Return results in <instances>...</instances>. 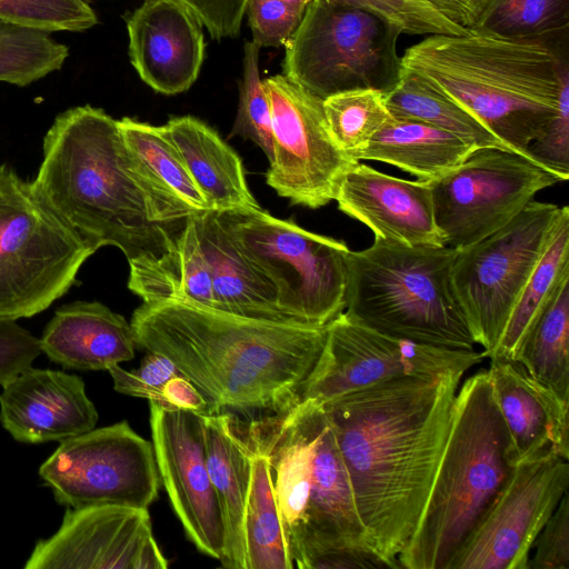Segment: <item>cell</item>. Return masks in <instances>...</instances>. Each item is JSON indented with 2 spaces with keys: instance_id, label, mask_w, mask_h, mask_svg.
Masks as SVG:
<instances>
[{
  "instance_id": "obj_1",
  "label": "cell",
  "mask_w": 569,
  "mask_h": 569,
  "mask_svg": "<svg viewBox=\"0 0 569 569\" xmlns=\"http://www.w3.org/2000/svg\"><path fill=\"white\" fill-rule=\"evenodd\" d=\"M463 375L388 380L322 406L367 541L395 569L427 505Z\"/></svg>"
},
{
  "instance_id": "obj_2",
  "label": "cell",
  "mask_w": 569,
  "mask_h": 569,
  "mask_svg": "<svg viewBox=\"0 0 569 569\" xmlns=\"http://www.w3.org/2000/svg\"><path fill=\"white\" fill-rule=\"evenodd\" d=\"M32 183L94 252L117 247L129 267L169 252L197 213L130 152L117 120L90 104L54 118Z\"/></svg>"
},
{
  "instance_id": "obj_3",
  "label": "cell",
  "mask_w": 569,
  "mask_h": 569,
  "mask_svg": "<svg viewBox=\"0 0 569 569\" xmlns=\"http://www.w3.org/2000/svg\"><path fill=\"white\" fill-rule=\"evenodd\" d=\"M138 347L169 358L216 413L280 417L322 350L326 327L236 316L180 299L142 302Z\"/></svg>"
},
{
  "instance_id": "obj_4",
  "label": "cell",
  "mask_w": 569,
  "mask_h": 569,
  "mask_svg": "<svg viewBox=\"0 0 569 569\" xmlns=\"http://www.w3.org/2000/svg\"><path fill=\"white\" fill-rule=\"evenodd\" d=\"M401 70L463 107L510 151L528 157L569 94L568 42L481 29L425 38L406 50Z\"/></svg>"
},
{
  "instance_id": "obj_5",
  "label": "cell",
  "mask_w": 569,
  "mask_h": 569,
  "mask_svg": "<svg viewBox=\"0 0 569 569\" xmlns=\"http://www.w3.org/2000/svg\"><path fill=\"white\" fill-rule=\"evenodd\" d=\"M508 433L489 373L458 389L448 439L418 528L398 556L401 569L447 566L506 481Z\"/></svg>"
},
{
  "instance_id": "obj_6",
  "label": "cell",
  "mask_w": 569,
  "mask_h": 569,
  "mask_svg": "<svg viewBox=\"0 0 569 569\" xmlns=\"http://www.w3.org/2000/svg\"><path fill=\"white\" fill-rule=\"evenodd\" d=\"M456 254L448 246L379 239L365 250H350L345 312L395 338L475 350L451 281Z\"/></svg>"
},
{
  "instance_id": "obj_7",
  "label": "cell",
  "mask_w": 569,
  "mask_h": 569,
  "mask_svg": "<svg viewBox=\"0 0 569 569\" xmlns=\"http://www.w3.org/2000/svg\"><path fill=\"white\" fill-rule=\"evenodd\" d=\"M94 250L32 181L0 164V320L33 317L72 287Z\"/></svg>"
},
{
  "instance_id": "obj_8",
  "label": "cell",
  "mask_w": 569,
  "mask_h": 569,
  "mask_svg": "<svg viewBox=\"0 0 569 569\" xmlns=\"http://www.w3.org/2000/svg\"><path fill=\"white\" fill-rule=\"evenodd\" d=\"M217 214L242 253L271 279L284 315L298 323L326 327L345 311L350 249L343 241L263 209Z\"/></svg>"
},
{
  "instance_id": "obj_9",
  "label": "cell",
  "mask_w": 569,
  "mask_h": 569,
  "mask_svg": "<svg viewBox=\"0 0 569 569\" xmlns=\"http://www.w3.org/2000/svg\"><path fill=\"white\" fill-rule=\"evenodd\" d=\"M400 34L367 11L312 0L284 46L282 73L322 100L357 89L386 94L401 78Z\"/></svg>"
},
{
  "instance_id": "obj_10",
  "label": "cell",
  "mask_w": 569,
  "mask_h": 569,
  "mask_svg": "<svg viewBox=\"0 0 569 569\" xmlns=\"http://www.w3.org/2000/svg\"><path fill=\"white\" fill-rule=\"evenodd\" d=\"M561 209L531 200L507 224L457 250L451 269L455 295L486 358L547 249Z\"/></svg>"
},
{
  "instance_id": "obj_11",
  "label": "cell",
  "mask_w": 569,
  "mask_h": 569,
  "mask_svg": "<svg viewBox=\"0 0 569 569\" xmlns=\"http://www.w3.org/2000/svg\"><path fill=\"white\" fill-rule=\"evenodd\" d=\"M485 358L483 351L476 349H450L395 338L343 311L326 326L322 350L295 406H323L343 395L399 378L465 373Z\"/></svg>"
},
{
  "instance_id": "obj_12",
  "label": "cell",
  "mask_w": 569,
  "mask_h": 569,
  "mask_svg": "<svg viewBox=\"0 0 569 569\" xmlns=\"http://www.w3.org/2000/svg\"><path fill=\"white\" fill-rule=\"evenodd\" d=\"M563 180L533 158L479 148L446 176L429 181L445 246L463 249L497 231L541 190Z\"/></svg>"
},
{
  "instance_id": "obj_13",
  "label": "cell",
  "mask_w": 569,
  "mask_h": 569,
  "mask_svg": "<svg viewBox=\"0 0 569 569\" xmlns=\"http://www.w3.org/2000/svg\"><path fill=\"white\" fill-rule=\"evenodd\" d=\"M39 476L67 508L107 503L148 508L160 488L152 442L127 421L61 441L40 466Z\"/></svg>"
},
{
  "instance_id": "obj_14",
  "label": "cell",
  "mask_w": 569,
  "mask_h": 569,
  "mask_svg": "<svg viewBox=\"0 0 569 569\" xmlns=\"http://www.w3.org/2000/svg\"><path fill=\"white\" fill-rule=\"evenodd\" d=\"M272 121L273 160L266 181L276 192L310 209L333 200L346 170L358 162L338 148L323 100L284 76L262 80Z\"/></svg>"
},
{
  "instance_id": "obj_15",
  "label": "cell",
  "mask_w": 569,
  "mask_h": 569,
  "mask_svg": "<svg viewBox=\"0 0 569 569\" xmlns=\"http://www.w3.org/2000/svg\"><path fill=\"white\" fill-rule=\"evenodd\" d=\"M568 461L550 452L512 467L447 569H527L538 533L568 493Z\"/></svg>"
},
{
  "instance_id": "obj_16",
  "label": "cell",
  "mask_w": 569,
  "mask_h": 569,
  "mask_svg": "<svg viewBox=\"0 0 569 569\" xmlns=\"http://www.w3.org/2000/svg\"><path fill=\"white\" fill-rule=\"evenodd\" d=\"M148 508H67L59 529L39 540L24 569H166Z\"/></svg>"
},
{
  "instance_id": "obj_17",
  "label": "cell",
  "mask_w": 569,
  "mask_h": 569,
  "mask_svg": "<svg viewBox=\"0 0 569 569\" xmlns=\"http://www.w3.org/2000/svg\"><path fill=\"white\" fill-rule=\"evenodd\" d=\"M149 405L160 481L189 540L219 560L223 525L208 470L202 415L154 401Z\"/></svg>"
},
{
  "instance_id": "obj_18",
  "label": "cell",
  "mask_w": 569,
  "mask_h": 569,
  "mask_svg": "<svg viewBox=\"0 0 569 569\" xmlns=\"http://www.w3.org/2000/svg\"><path fill=\"white\" fill-rule=\"evenodd\" d=\"M128 54L140 79L162 94L191 88L204 60L203 26L177 0H144L123 17Z\"/></svg>"
},
{
  "instance_id": "obj_19",
  "label": "cell",
  "mask_w": 569,
  "mask_h": 569,
  "mask_svg": "<svg viewBox=\"0 0 569 569\" xmlns=\"http://www.w3.org/2000/svg\"><path fill=\"white\" fill-rule=\"evenodd\" d=\"M333 200L366 224L375 239L406 246H445L437 229L429 181H410L359 161L341 177Z\"/></svg>"
},
{
  "instance_id": "obj_20",
  "label": "cell",
  "mask_w": 569,
  "mask_h": 569,
  "mask_svg": "<svg viewBox=\"0 0 569 569\" xmlns=\"http://www.w3.org/2000/svg\"><path fill=\"white\" fill-rule=\"evenodd\" d=\"M1 387L0 422L19 442H61L97 425L98 411L77 375L29 367Z\"/></svg>"
},
{
  "instance_id": "obj_21",
  "label": "cell",
  "mask_w": 569,
  "mask_h": 569,
  "mask_svg": "<svg viewBox=\"0 0 569 569\" xmlns=\"http://www.w3.org/2000/svg\"><path fill=\"white\" fill-rule=\"evenodd\" d=\"M487 370L508 433L509 465L550 452L569 459V401L533 379L516 360L490 359Z\"/></svg>"
},
{
  "instance_id": "obj_22",
  "label": "cell",
  "mask_w": 569,
  "mask_h": 569,
  "mask_svg": "<svg viewBox=\"0 0 569 569\" xmlns=\"http://www.w3.org/2000/svg\"><path fill=\"white\" fill-rule=\"evenodd\" d=\"M41 353L66 369L108 370L131 360L137 346L123 316L98 301L58 308L39 338Z\"/></svg>"
},
{
  "instance_id": "obj_23",
  "label": "cell",
  "mask_w": 569,
  "mask_h": 569,
  "mask_svg": "<svg viewBox=\"0 0 569 569\" xmlns=\"http://www.w3.org/2000/svg\"><path fill=\"white\" fill-rule=\"evenodd\" d=\"M194 222L211 276L213 309L244 318L298 323L280 309L276 286L242 253L216 211L196 213Z\"/></svg>"
},
{
  "instance_id": "obj_24",
  "label": "cell",
  "mask_w": 569,
  "mask_h": 569,
  "mask_svg": "<svg viewBox=\"0 0 569 569\" xmlns=\"http://www.w3.org/2000/svg\"><path fill=\"white\" fill-rule=\"evenodd\" d=\"M309 406L315 427L310 498L303 525L289 535L290 547L338 540L369 543L348 470L322 406Z\"/></svg>"
},
{
  "instance_id": "obj_25",
  "label": "cell",
  "mask_w": 569,
  "mask_h": 569,
  "mask_svg": "<svg viewBox=\"0 0 569 569\" xmlns=\"http://www.w3.org/2000/svg\"><path fill=\"white\" fill-rule=\"evenodd\" d=\"M160 128L179 153L209 210L261 209L248 188L241 158L216 130L192 116L170 118Z\"/></svg>"
},
{
  "instance_id": "obj_26",
  "label": "cell",
  "mask_w": 569,
  "mask_h": 569,
  "mask_svg": "<svg viewBox=\"0 0 569 569\" xmlns=\"http://www.w3.org/2000/svg\"><path fill=\"white\" fill-rule=\"evenodd\" d=\"M206 453L223 525L219 559L227 569H246L244 510L250 476L249 446L229 413L202 415Z\"/></svg>"
},
{
  "instance_id": "obj_27",
  "label": "cell",
  "mask_w": 569,
  "mask_h": 569,
  "mask_svg": "<svg viewBox=\"0 0 569 569\" xmlns=\"http://www.w3.org/2000/svg\"><path fill=\"white\" fill-rule=\"evenodd\" d=\"M476 149L439 128L391 117L367 146L350 158L386 162L417 180L433 181L459 167Z\"/></svg>"
},
{
  "instance_id": "obj_28",
  "label": "cell",
  "mask_w": 569,
  "mask_h": 569,
  "mask_svg": "<svg viewBox=\"0 0 569 569\" xmlns=\"http://www.w3.org/2000/svg\"><path fill=\"white\" fill-rule=\"evenodd\" d=\"M194 216L169 252L152 262L130 267L128 288L142 302L180 299L213 309L211 276L199 243Z\"/></svg>"
},
{
  "instance_id": "obj_29",
  "label": "cell",
  "mask_w": 569,
  "mask_h": 569,
  "mask_svg": "<svg viewBox=\"0 0 569 569\" xmlns=\"http://www.w3.org/2000/svg\"><path fill=\"white\" fill-rule=\"evenodd\" d=\"M250 476L244 510L246 569H291L290 540L273 488L269 453L246 432Z\"/></svg>"
},
{
  "instance_id": "obj_30",
  "label": "cell",
  "mask_w": 569,
  "mask_h": 569,
  "mask_svg": "<svg viewBox=\"0 0 569 569\" xmlns=\"http://www.w3.org/2000/svg\"><path fill=\"white\" fill-rule=\"evenodd\" d=\"M569 278V208L562 207L550 242L521 291L489 359L516 360L528 331Z\"/></svg>"
},
{
  "instance_id": "obj_31",
  "label": "cell",
  "mask_w": 569,
  "mask_h": 569,
  "mask_svg": "<svg viewBox=\"0 0 569 569\" xmlns=\"http://www.w3.org/2000/svg\"><path fill=\"white\" fill-rule=\"evenodd\" d=\"M516 361L533 379L569 401V278L560 283L533 322Z\"/></svg>"
},
{
  "instance_id": "obj_32",
  "label": "cell",
  "mask_w": 569,
  "mask_h": 569,
  "mask_svg": "<svg viewBox=\"0 0 569 569\" xmlns=\"http://www.w3.org/2000/svg\"><path fill=\"white\" fill-rule=\"evenodd\" d=\"M385 101L393 118L430 124L461 138L477 149L509 150L468 110L402 70L397 86L385 94Z\"/></svg>"
},
{
  "instance_id": "obj_33",
  "label": "cell",
  "mask_w": 569,
  "mask_h": 569,
  "mask_svg": "<svg viewBox=\"0 0 569 569\" xmlns=\"http://www.w3.org/2000/svg\"><path fill=\"white\" fill-rule=\"evenodd\" d=\"M117 122L127 148L158 182L194 211L209 210L179 153L160 127L128 117Z\"/></svg>"
},
{
  "instance_id": "obj_34",
  "label": "cell",
  "mask_w": 569,
  "mask_h": 569,
  "mask_svg": "<svg viewBox=\"0 0 569 569\" xmlns=\"http://www.w3.org/2000/svg\"><path fill=\"white\" fill-rule=\"evenodd\" d=\"M476 29L512 39L568 42L569 0H488Z\"/></svg>"
},
{
  "instance_id": "obj_35",
  "label": "cell",
  "mask_w": 569,
  "mask_h": 569,
  "mask_svg": "<svg viewBox=\"0 0 569 569\" xmlns=\"http://www.w3.org/2000/svg\"><path fill=\"white\" fill-rule=\"evenodd\" d=\"M68 56L49 32L0 19V82L26 87L60 70Z\"/></svg>"
},
{
  "instance_id": "obj_36",
  "label": "cell",
  "mask_w": 569,
  "mask_h": 569,
  "mask_svg": "<svg viewBox=\"0 0 569 569\" xmlns=\"http://www.w3.org/2000/svg\"><path fill=\"white\" fill-rule=\"evenodd\" d=\"M323 112L333 141L349 157L391 118L385 94L373 89L332 94L323 100Z\"/></svg>"
},
{
  "instance_id": "obj_37",
  "label": "cell",
  "mask_w": 569,
  "mask_h": 569,
  "mask_svg": "<svg viewBox=\"0 0 569 569\" xmlns=\"http://www.w3.org/2000/svg\"><path fill=\"white\" fill-rule=\"evenodd\" d=\"M260 47L251 41L243 46L242 77L239 81V103L229 138L239 136L254 142L273 160L271 111L259 72Z\"/></svg>"
},
{
  "instance_id": "obj_38",
  "label": "cell",
  "mask_w": 569,
  "mask_h": 569,
  "mask_svg": "<svg viewBox=\"0 0 569 569\" xmlns=\"http://www.w3.org/2000/svg\"><path fill=\"white\" fill-rule=\"evenodd\" d=\"M0 19L44 32H81L98 23L88 0H0Z\"/></svg>"
},
{
  "instance_id": "obj_39",
  "label": "cell",
  "mask_w": 569,
  "mask_h": 569,
  "mask_svg": "<svg viewBox=\"0 0 569 569\" xmlns=\"http://www.w3.org/2000/svg\"><path fill=\"white\" fill-rule=\"evenodd\" d=\"M329 3L357 8L377 16L401 34H461L459 27L439 13L426 0H326Z\"/></svg>"
},
{
  "instance_id": "obj_40",
  "label": "cell",
  "mask_w": 569,
  "mask_h": 569,
  "mask_svg": "<svg viewBox=\"0 0 569 569\" xmlns=\"http://www.w3.org/2000/svg\"><path fill=\"white\" fill-rule=\"evenodd\" d=\"M300 569H395L367 542H305L291 549Z\"/></svg>"
},
{
  "instance_id": "obj_41",
  "label": "cell",
  "mask_w": 569,
  "mask_h": 569,
  "mask_svg": "<svg viewBox=\"0 0 569 569\" xmlns=\"http://www.w3.org/2000/svg\"><path fill=\"white\" fill-rule=\"evenodd\" d=\"M306 9L279 0H248L246 16L252 41L260 48L284 47L299 27Z\"/></svg>"
},
{
  "instance_id": "obj_42",
  "label": "cell",
  "mask_w": 569,
  "mask_h": 569,
  "mask_svg": "<svg viewBox=\"0 0 569 569\" xmlns=\"http://www.w3.org/2000/svg\"><path fill=\"white\" fill-rule=\"evenodd\" d=\"M113 389L122 395L143 398L163 405L162 389L173 377L181 376V371L166 356L148 351L137 369L126 370L119 365L108 369Z\"/></svg>"
},
{
  "instance_id": "obj_43",
  "label": "cell",
  "mask_w": 569,
  "mask_h": 569,
  "mask_svg": "<svg viewBox=\"0 0 569 569\" xmlns=\"http://www.w3.org/2000/svg\"><path fill=\"white\" fill-rule=\"evenodd\" d=\"M527 569H569V497L566 493L538 533Z\"/></svg>"
},
{
  "instance_id": "obj_44",
  "label": "cell",
  "mask_w": 569,
  "mask_h": 569,
  "mask_svg": "<svg viewBox=\"0 0 569 569\" xmlns=\"http://www.w3.org/2000/svg\"><path fill=\"white\" fill-rule=\"evenodd\" d=\"M39 338L13 320H0V386L10 381L40 356Z\"/></svg>"
},
{
  "instance_id": "obj_45",
  "label": "cell",
  "mask_w": 569,
  "mask_h": 569,
  "mask_svg": "<svg viewBox=\"0 0 569 569\" xmlns=\"http://www.w3.org/2000/svg\"><path fill=\"white\" fill-rule=\"evenodd\" d=\"M200 20L216 41L238 38L248 0H177Z\"/></svg>"
},
{
  "instance_id": "obj_46",
  "label": "cell",
  "mask_w": 569,
  "mask_h": 569,
  "mask_svg": "<svg viewBox=\"0 0 569 569\" xmlns=\"http://www.w3.org/2000/svg\"><path fill=\"white\" fill-rule=\"evenodd\" d=\"M163 406L200 415L216 413L199 389L183 375L171 378L162 389Z\"/></svg>"
},
{
  "instance_id": "obj_47",
  "label": "cell",
  "mask_w": 569,
  "mask_h": 569,
  "mask_svg": "<svg viewBox=\"0 0 569 569\" xmlns=\"http://www.w3.org/2000/svg\"><path fill=\"white\" fill-rule=\"evenodd\" d=\"M439 13L463 29H476L488 0H426Z\"/></svg>"
},
{
  "instance_id": "obj_48",
  "label": "cell",
  "mask_w": 569,
  "mask_h": 569,
  "mask_svg": "<svg viewBox=\"0 0 569 569\" xmlns=\"http://www.w3.org/2000/svg\"><path fill=\"white\" fill-rule=\"evenodd\" d=\"M279 1L307 9V7L309 6V3L312 0H279Z\"/></svg>"
}]
</instances>
